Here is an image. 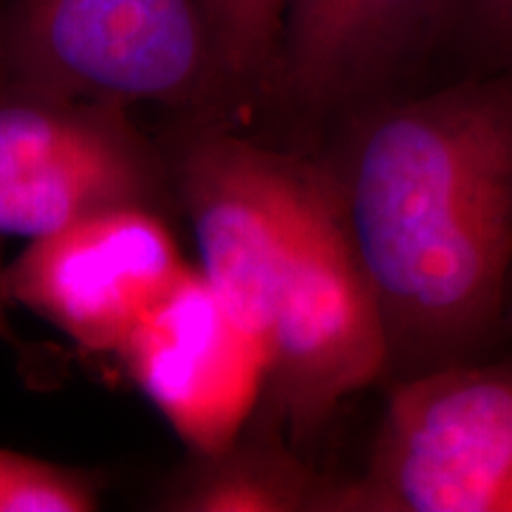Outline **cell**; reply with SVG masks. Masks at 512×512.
Instances as JSON below:
<instances>
[{"label":"cell","mask_w":512,"mask_h":512,"mask_svg":"<svg viewBox=\"0 0 512 512\" xmlns=\"http://www.w3.org/2000/svg\"><path fill=\"white\" fill-rule=\"evenodd\" d=\"M444 60L456 74H512V0H458Z\"/></svg>","instance_id":"5bb4252c"},{"label":"cell","mask_w":512,"mask_h":512,"mask_svg":"<svg viewBox=\"0 0 512 512\" xmlns=\"http://www.w3.org/2000/svg\"><path fill=\"white\" fill-rule=\"evenodd\" d=\"M162 169L136 126L0 188V235L41 240L114 209H155Z\"/></svg>","instance_id":"9c48e42d"},{"label":"cell","mask_w":512,"mask_h":512,"mask_svg":"<svg viewBox=\"0 0 512 512\" xmlns=\"http://www.w3.org/2000/svg\"><path fill=\"white\" fill-rule=\"evenodd\" d=\"M207 5V15L211 24V34H214V46H216V57H219V43L226 29L233 22L235 10H238V0H204Z\"/></svg>","instance_id":"9a60e30c"},{"label":"cell","mask_w":512,"mask_h":512,"mask_svg":"<svg viewBox=\"0 0 512 512\" xmlns=\"http://www.w3.org/2000/svg\"><path fill=\"white\" fill-rule=\"evenodd\" d=\"M268 420L292 446L387 375V335L351 247L328 171L299 216L266 335Z\"/></svg>","instance_id":"277c9868"},{"label":"cell","mask_w":512,"mask_h":512,"mask_svg":"<svg viewBox=\"0 0 512 512\" xmlns=\"http://www.w3.org/2000/svg\"><path fill=\"white\" fill-rule=\"evenodd\" d=\"M117 356L192 456H211L240 439L266 392L264 342L192 268Z\"/></svg>","instance_id":"ba28073f"},{"label":"cell","mask_w":512,"mask_h":512,"mask_svg":"<svg viewBox=\"0 0 512 512\" xmlns=\"http://www.w3.org/2000/svg\"><path fill=\"white\" fill-rule=\"evenodd\" d=\"M458 0H290L264 95L320 124L427 86Z\"/></svg>","instance_id":"5b68a950"},{"label":"cell","mask_w":512,"mask_h":512,"mask_svg":"<svg viewBox=\"0 0 512 512\" xmlns=\"http://www.w3.org/2000/svg\"><path fill=\"white\" fill-rule=\"evenodd\" d=\"M316 166L230 133H202L181 159V195L204 280L264 342Z\"/></svg>","instance_id":"8992f818"},{"label":"cell","mask_w":512,"mask_h":512,"mask_svg":"<svg viewBox=\"0 0 512 512\" xmlns=\"http://www.w3.org/2000/svg\"><path fill=\"white\" fill-rule=\"evenodd\" d=\"M0 95L223 105L204 0H0Z\"/></svg>","instance_id":"7a4b0ae2"},{"label":"cell","mask_w":512,"mask_h":512,"mask_svg":"<svg viewBox=\"0 0 512 512\" xmlns=\"http://www.w3.org/2000/svg\"><path fill=\"white\" fill-rule=\"evenodd\" d=\"M290 0H238L219 43L223 105L264 95Z\"/></svg>","instance_id":"7c38bea8"},{"label":"cell","mask_w":512,"mask_h":512,"mask_svg":"<svg viewBox=\"0 0 512 512\" xmlns=\"http://www.w3.org/2000/svg\"><path fill=\"white\" fill-rule=\"evenodd\" d=\"M505 328H508V332H512V304H510V311H508V325H505Z\"/></svg>","instance_id":"e0dca14e"},{"label":"cell","mask_w":512,"mask_h":512,"mask_svg":"<svg viewBox=\"0 0 512 512\" xmlns=\"http://www.w3.org/2000/svg\"><path fill=\"white\" fill-rule=\"evenodd\" d=\"M335 512H512V358L392 382L366 470Z\"/></svg>","instance_id":"3957f363"},{"label":"cell","mask_w":512,"mask_h":512,"mask_svg":"<svg viewBox=\"0 0 512 512\" xmlns=\"http://www.w3.org/2000/svg\"><path fill=\"white\" fill-rule=\"evenodd\" d=\"M188 268L162 216L128 207L31 240L5 290L79 347L117 354Z\"/></svg>","instance_id":"52a82bcc"},{"label":"cell","mask_w":512,"mask_h":512,"mask_svg":"<svg viewBox=\"0 0 512 512\" xmlns=\"http://www.w3.org/2000/svg\"><path fill=\"white\" fill-rule=\"evenodd\" d=\"M10 297L8 290H5V268L0 266V342L8 344H17V335L12 330L10 318H8V306H10Z\"/></svg>","instance_id":"2e32d148"},{"label":"cell","mask_w":512,"mask_h":512,"mask_svg":"<svg viewBox=\"0 0 512 512\" xmlns=\"http://www.w3.org/2000/svg\"><path fill=\"white\" fill-rule=\"evenodd\" d=\"M124 107L0 95V188L133 126Z\"/></svg>","instance_id":"8fae6325"},{"label":"cell","mask_w":512,"mask_h":512,"mask_svg":"<svg viewBox=\"0 0 512 512\" xmlns=\"http://www.w3.org/2000/svg\"><path fill=\"white\" fill-rule=\"evenodd\" d=\"M328 169L387 335L392 380L508 332L512 74H460L342 121Z\"/></svg>","instance_id":"6da1fadb"},{"label":"cell","mask_w":512,"mask_h":512,"mask_svg":"<svg viewBox=\"0 0 512 512\" xmlns=\"http://www.w3.org/2000/svg\"><path fill=\"white\" fill-rule=\"evenodd\" d=\"M228 448L195 456L171 484L166 510L183 512H335L337 479L323 477L297 456V446L268 420Z\"/></svg>","instance_id":"30bf717a"},{"label":"cell","mask_w":512,"mask_h":512,"mask_svg":"<svg viewBox=\"0 0 512 512\" xmlns=\"http://www.w3.org/2000/svg\"><path fill=\"white\" fill-rule=\"evenodd\" d=\"M98 503L91 472L0 448V512H88Z\"/></svg>","instance_id":"4fadbf2b"}]
</instances>
